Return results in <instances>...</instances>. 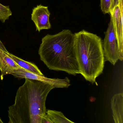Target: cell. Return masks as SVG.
Wrapping results in <instances>:
<instances>
[{
	"mask_svg": "<svg viewBox=\"0 0 123 123\" xmlns=\"http://www.w3.org/2000/svg\"><path fill=\"white\" fill-rule=\"evenodd\" d=\"M123 0H120L110 12L118 47L119 60L121 61L123 60Z\"/></svg>",
	"mask_w": 123,
	"mask_h": 123,
	"instance_id": "obj_6",
	"label": "cell"
},
{
	"mask_svg": "<svg viewBox=\"0 0 123 123\" xmlns=\"http://www.w3.org/2000/svg\"><path fill=\"white\" fill-rule=\"evenodd\" d=\"M41 123H54L49 118L47 115L46 114L43 116L42 119Z\"/></svg>",
	"mask_w": 123,
	"mask_h": 123,
	"instance_id": "obj_14",
	"label": "cell"
},
{
	"mask_svg": "<svg viewBox=\"0 0 123 123\" xmlns=\"http://www.w3.org/2000/svg\"><path fill=\"white\" fill-rule=\"evenodd\" d=\"M100 6L104 14H110L112 7V0H100Z\"/></svg>",
	"mask_w": 123,
	"mask_h": 123,
	"instance_id": "obj_13",
	"label": "cell"
},
{
	"mask_svg": "<svg viewBox=\"0 0 123 123\" xmlns=\"http://www.w3.org/2000/svg\"><path fill=\"white\" fill-rule=\"evenodd\" d=\"M20 68L7 53L0 50V71L1 79L4 75H7L9 72Z\"/></svg>",
	"mask_w": 123,
	"mask_h": 123,
	"instance_id": "obj_9",
	"label": "cell"
},
{
	"mask_svg": "<svg viewBox=\"0 0 123 123\" xmlns=\"http://www.w3.org/2000/svg\"><path fill=\"white\" fill-rule=\"evenodd\" d=\"M7 54L16 63L22 68L29 72L34 73L40 76H44L38 67L33 63L23 60L21 58L16 57L9 52H8Z\"/></svg>",
	"mask_w": 123,
	"mask_h": 123,
	"instance_id": "obj_10",
	"label": "cell"
},
{
	"mask_svg": "<svg viewBox=\"0 0 123 123\" xmlns=\"http://www.w3.org/2000/svg\"><path fill=\"white\" fill-rule=\"evenodd\" d=\"M105 35L103 42L105 61L110 62L114 66L119 60V55L117 39L111 18Z\"/></svg>",
	"mask_w": 123,
	"mask_h": 123,
	"instance_id": "obj_5",
	"label": "cell"
},
{
	"mask_svg": "<svg viewBox=\"0 0 123 123\" xmlns=\"http://www.w3.org/2000/svg\"><path fill=\"white\" fill-rule=\"evenodd\" d=\"M53 89L47 83L25 79L17 91L14 103L8 108V123H41L47 112V97Z\"/></svg>",
	"mask_w": 123,
	"mask_h": 123,
	"instance_id": "obj_1",
	"label": "cell"
},
{
	"mask_svg": "<svg viewBox=\"0 0 123 123\" xmlns=\"http://www.w3.org/2000/svg\"><path fill=\"white\" fill-rule=\"evenodd\" d=\"M12 14L9 6H4L0 3V21L2 23L8 20Z\"/></svg>",
	"mask_w": 123,
	"mask_h": 123,
	"instance_id": "obj_12",
	"label": "cell"
},
{
	"mask_svg": "<svg viewBox=\"0 0 123 123\" xmlns=\"http://www.w3.org/2000/svg\"><path fill=\"white\" fill-rule=\"evenodd\" d=\"M111 107L115 123H123V93H117L113 95L111 99Z\"/></svg>",
	"mask_w": 123,
	"mask_h": 123,
	"instance_id": "obj_8",
	"label": "cell"
},
{
	"mask_svg": "<svg viewBox=\"0 0 123 123\" xmlns=\"http://www.w3.org/2000/svg\"><path fill=\"white\" fill-rule=\"evenodd\" d=\"M50 15V13L48 10V6L40 4L32 9L31 19L35 25L36 31L39 32L42 30L51 28Z\"/></svg>",
	"mask_w": 123,
	"mask_h": 123,
	"instance_id": "obj_7",
	"label": "cell"
},
{
	"mask_svg": "<svg viewBox=\"0 0 123 123\" xmlns=\"http://www.w3.org/2000/svg\"><path fill=\"white\" fill-rule=\"evenodd\" d=\"M120 1V0H112L111 11L113 9V8H114L115 6H117V5L119 4Z\"/></svg>",
	"mask_w": 123,
	"mask_h": 123,
	"instance_id": "obj_15",
	"label": "cell"
},
{
	"mask_svg": "<svg viewBox=\"0 0 123 123\" xmlns=\"http://www.w3.org/2000/svg\"><path fill=\"white\" fill-rule=\"evenodd\" d=\"M46 114L54 123H75L68 119L61 112L48 110Z\"/></svg>",
	"mask_w": 123,
	"mask_h": 123,
	"instance_id": "obj_11",
	"label": "cell"
},
{
	"mask_svg": "<svg viewBox=\"0 0 123 123\" xmlns=\"http://www.w3.org/2000/svg\"><path fill=\"white\" fill-rule=\"evenodd\" d=\"M12 74L15 78L38 80L52 85L54 88H68L71 85L70 80L68 77L64 79H50L29 72L22 68L14 69L9 72L7 74Z\"/></svg>",
	"mask_w": 123,
	"mask_h": 123,
	"instance_id": "obj_4",
	"label": "cell"
},
{
	"mask_svg": "<svg viewBox=\"0 0 123 123\" xmlns=\"http://www.w3.org/2000/svg\"><path fill=\"white\" fill-rule=\"evenodd\" d=\"M74 35L64 30L42 39L38 53L40 60L51 70L63 71L76 76L80 74L75 51Z\"/></svg>",
	"mask_w": 123,
	"mask_h": 123,
	"instance_id": "obj_2",
	"label": "cell"
},
{
	"mask_svg": "<svg viewBox=\"0 0 123 123\" xmlns=\"http://www.w3.org/2000/svg\"><path fill=\"white\" fill-rule=\"evenodd\" d=\"M76 57L80 74L92 84L102 74L105 57L102 39L95 34L85 30L75 33Z\"/></svg>",
	"mask_w": 123,
	"mask_h": 123,
	"instance_id": "obj_3",
	"label": "cell"
},
{
	"mask_svg": "<svg viewBox=\"0 0 123 123\" xmlns=\"http://www.w3.org/2000/svg\"><path fill=\"white\" fill-rule=\"evenodd\" d=\"M0 50H2L6 53H8V52L6 49L5 46L1 42L0 40Z\"/></svg>",
	"mask_w": 123,
	"mask_h": 123,
	"instance_id": "obj_16",
	"label": "cell"
},
{
	"mask_svg": "<svg viewBox=\"0 0 123 123\" xmlns=\"http://www.w3.org/2000/svg\"><path fill=\"white\" fill-rule=\"evenodd\" d=\"M0 123H4L3 122V121H2L1 120L0 118Z\"/></svg>",
	"mask_w": 123,
	"mask_h": 123,
	"instance_id": "obj_17",
	"label": "cell"
}]
</instances>
